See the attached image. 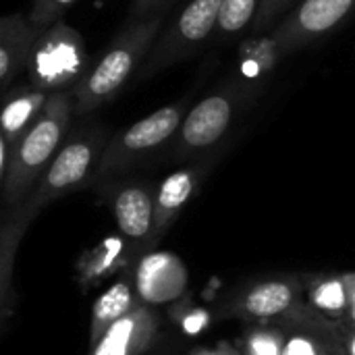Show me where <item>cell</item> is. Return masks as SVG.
<instances>
[{"label":"cell","mask_w":355,"mask_h":355,"mask_svg":"<svg viewBox=\"0 0 355 355\" xmlns=\"http://www.w3.org/2000/svg\"><path fill=\"white\" fill-rule=\"evenodd\" d=\"M171 2H173V0H131L129 19H127V21L146 19V17H150V15L164 12V8H166Z\"/></svg>","instance_id":"23"},{"label":"cell","mask_w":355,"mask_h":355,"mask_svg":"<svg viewBox=\"0 0 355 355\" xmlns=\"http://www.w3.org/2000/svg\"><path fill=\"white\" fill-rule=\"evenodd\" d=\"M250 89L241 81L225 83L216 92L208 94L193 108H189L175 141L173 160L185 162L200 158L214 150L231 131L241 104L248 102Z\"/></svg>","instance_id":"6"},{"label":"cell","mask_w":355,"mask_h":355,"mask_svg":"<svg viewBox=\"0 0 355 355\" xmlns=\"http://www.w3.org/2000/svg\"><path fill=\"white\" fill-rule=\"evenodd\" d=\"M73 116V92H56L19 141L0 139L2 218L15 214L33 193L69 137Z\"/></svg>","instance_id":"2"},{"label":"cell","mask_w":355,"mask_h":355,"mask_svg":"<svg viewBox=\"0 0 355 355\" xmlns=\"http://www.w3.org/2000/svg\"><path fill=\"white\" fill-rule=\"evenodd\" d=\"M347 281H349V310L343 322L355 327V272H347Z\"/></svg>","instance_id":"26"},{"label":"cell","mask_w":355,"mask_h":355,"mask_svg":"<svg viewBox=\"0 0 355 355\" xmlns=\"http://www.w3.org/2000/svg\"><path fill=\"white\" fill-rule=\"evenodd\" d=\"M146 304L139 295L135 275H123L104 293H100L92 308L89 322V347L100 341V337L121 318Z\"/></svg>","instance_id":"15"},{"label":"cell","mask_w":355,"mask_h":355,"mask_svg":"<svg viewBox=\"0 0 355 355\" xmlns=\"http://www.w3.org/2000/svg\"><path fill=\"white\" fill-rule=\"evenodd\" d=\"M164 25V12L127 21L104 52L92 60L85 77L73 87L75 116H87L110 104L141 69Z\"/></svg>","instance_id":"3"},{"label":"cell","mask_w":355,"mask_h":355,"mask_svg":"<svg viewBox=\"0 0 355 355\" xmlns=\"http://www.w3.org/2000/svg\"><path fill=\"white\" fill-rule=\"evenodd\" d=\"M300 2H304V0H262L260 2V8L256 12V19H254L252 27H250V31L254 35H260L266 29L277 27Z\"/></svg>","instance_id":"21"},{"label":"cell","mask_w":355,"mask_h":355,"mask_svg":"<svg viewBox=\"0 0 355 355\" xmlns=\"http://www.w3.org/2000/svg\"><path fill=\"white\" fill-rule=\"evenodd\" d=\"M225 0H191L179 17L160 31L150 54L139 69V81L173 67L175 62L196 54L204 42L216 31Z\"/></svg>","instance_id":"7"},{"label":"cell","mask_w":355,"mask_h":355,"mask_svg":"<svg viewBox=\"0 0 355 355\" xmlns=\"http://www.w3.org/2000/svg\"><path fill=\"white\" fill-rule=\"evenodd\" d=\"M137 256L133 248L127 243V239L121 237H108L98 248L87 252L79 262V277L83 285H98L106 277L119 272L127 264H135Z\"/></svg>","instance_id":"18"},{"label":"cell","mask_w":355,"mask_h":355,"mask_svg":"<svg viewBox=\"0 0 355 355\" xmlns=\"http://www.w3.org/2000/svg\"><path fill=\"white\" fill-rule=\"evenodd\" d=\"M162 320L152 304H141L137 310L116 320L87 355H148L162 341Z\"/></svg>","instance_id":"11"},{"label":"cell","mask_w":355,"mask_h":355,"mask_svg":"<svg viewBox=\"0 0 355 355\" xmlns=\"http://www.w3.org/2000/svg\"><path fill=\"white\" fill-rule=\"evenodd\" d=\"M50 94L44 89L33 87L31 83L27 85H12L8 92H4V102H2V139L8 144L19 141L25 131L35 123L40 112L44 110Z\"/></svg>","instance_id":"16"},{"label":"cell","mask_w":355,"mask_h":355,"mask_svg":"<svg viewBox=\"0 0 355 355\" xmlns=\"http://www.w3.org/2000/svg\"><path fill=\"white\" fill-rule=\"evenodd\" d=\"M355 12V0H304L275 29L272 42L281 56L310 44L339 25Z\"/></svg>","instance_id":"10"},{"label":"cell","mask_w":355,"mask_h":355,"mask_svg":"<svg viewBox=\"0 0 355 355\" xmlns=\"http://www.w3.org/2000/svg\"><path fill=\"white\" fill-rule=\"evenodd\" d=\"M262 0H225L216 33L220 40H229L252 27Z\"/></svg>","instance_id":"20"},{"label":"cell","mask_w":355,"mask_h":355,"mask_svg":"<svg viewBox=\"0 0 355 355\" xmlns=\"http://www.w3.org/2000/svg\"><path fill=\"white\" fill-rule=\"evenodd\" d=\"M187 102H175L168 106L158 108L156 112L139 119L137 123L129 125L127 129L110 135L94 185H100L108 179L123 177L152 154L160 152L168 144L175 141L185 116H187Z\"/></svg>","instance_id":"4"},{"label":"cell","mask_w":355,"mask_h":355,"mask_svg":"<svg viewBox=\"0 0 355 355\" xmlns=\"http://www.w3.org/2000/svg\"><path fill=\"white\" fill-rule=\"evenodd\" d=\"M77 0H33L31 8H29V21L44 29L50 27L52 23L60 21L62 15L67 12V8H71Z\"/></svg>","instance_id":"22"},{"label":"cell","mask_w":355,"mask_h":355,"mask_svg":"<svg viewBox=\"0 0 355 355\" xmlns=\"http://www.w3.org/2000/svg\"><path fill=\"white\" fill-rule=\"evenodd\" d=\"M191 355H241V349L237 345H231L229 341H220L216 347H202L191 352Z\"/></svg>","instance_id":"25"},{"label":"cell","mask_w":355,"mask_h":355,"mask_svg":"<svg viewBox=\"0 0 355 355\" xmlns=\"http://www.w3.org/2000/svg\"><path fill=\"white\" fill-rule=\"evenodd\" d=\"M156 189L146 179H108L98 185L104 204L110 208L121 235L133 248L137 260L148 254L154 231Z\"/></svg>","instance_id":"8"},{"label":"cell","mask_w":355,"mask_h":355,"mask_svg":"<svg viewBox=\"0 0 355 355\" xmlns=\"http://www.w3.org/2000/svg\"><path fill=\"white\" fill-rule=\"evenodd\" d=\"M89 67L92 58L83 35L60 19L40 31L25 73L27 83L48 94H56L73 92Z\"/></svg>","instance_id":"5"},{"label":"cell","mask_w":355,"mask_h":355,"mask_svg":"<svg viewBox=\"0 0 355 355\" xmlns=\"http://www.w3.org/2000/svg\"><path fill=\"white\" fill-rule=\"evenodd\" d=\"M40 27H35L25 15H6L0 21V87L2 94L8 92L17 77L27 71V62L31 56V48L40 35Z\"/></svg>","instance_id":"13"},{"label":"cell","mask_w":355,"mask_h":355,"mask_svg":"<svg viewBox=\"0 0 355 355\" xmlns=\"http://www.w3.org/2000/svg\"><path fill=\"white\" fill-rule=\"evenodd\" d=\"M335 349H337V355H355V327L337 322Z\"/></svg>","instance_id":"24"},{"label":"cell","mask_w":355,"mask_h":355,"mask_svg":"<svg viewBox=\"0 0 355 355\" xmlns=\"http://www.w3.org/2000/svg\"><path fill=\"white\" fill-rule=\"evenodd\" d=\"M306 304L302 277H270L245 287L227 308V314L245 324H270L291 316Z\"/></svg>","instance_id":"9"},{"label":"cell","mask_w":355,"mask_h":355,"mask_svg":"<svg viewBox=\"0 0 355 355\" xmlns=\"http://www.w3.org/2000/svg\"><path fill=\"white\" fill-rule=\"evenodd\" d=\"M135 283L146 304L166 302L185 287L183 264L173 254H146L137 262Z\"/></svg>","instance_id":"14"},{"label":"cell","mask_w":355,"mask_h":355,"mask_svg":"<svg viewBox=\"0 0 355 355\" xmlns=\"http://www.w3.org/2000/svg\"><path fill=\"white\" fill-rule=\"evenodd\" d=\"M108 131L102 125H83L69 133L50 168L27 198V202L10 216L2 218L0 227V329L6 331L17 295L12 291V270L19 243L35 220V216L52 202L75 193L87 185H94L104 148L108 144Z\"/></svg>","instance_id":"1"},{"label":"cell","mask_w":355,"mask_h":355,"mask_svg":"<svg viewBox=\"0 0 355 355\" xmlns=\"http://www.w3.org/2000/svg\"><path fill=\"white\" fill-rule=\"evenodd\" d=\"M306 304L320 316L343 322L349 310L347 272H310L302 275Z\"/></svg>","instance_id":"17"},{"label":"cell","mask_w":355,"mask_h":355,"mask_svg":"<svg viewBox=\"0 0 355 355\" xmlns=\"http://www.w3.org/2000/svg\"><path fill=\"white\" fill-rule=\"evenodd\" d=\"M208 173L206 164H193L179 168L164 177L156 189V210H154V231L148 243V254L160 243V239L171 231L175 220L181 216L185 206L198 193L204 177Z\"/></svg>","instance_id":"12"},{"label":"cell","mask_w":355,"mask_h":355,"mask_svg":"<svg viewBox=\"0 0 355 355\" xmlns=\"http://www.w3.org/2000/svg\"><path fill=\"white\" fill-rule=\"evenodd\" d=\"M287 331L281 324H248L239 337L241 355H283Z\"/></svg>","instance_id":"19"}]
</instances>
